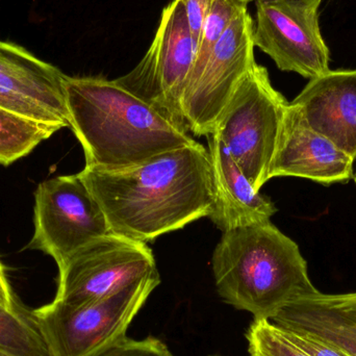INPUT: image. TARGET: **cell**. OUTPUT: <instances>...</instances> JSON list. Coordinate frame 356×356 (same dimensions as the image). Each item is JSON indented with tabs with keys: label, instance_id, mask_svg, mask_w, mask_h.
<instances>
[{
	"label": "cell",
	"instance_id": "cell-15",
	"mask_svg": "<svg viewBox=\"0 0 356 356\" xmlns=\"http://www.w3.org/2000/svg\"><path fill=\"white\" fill-rule=\"evenodd\" d=\"M67 75L18 44L0 40V87L39 102L69 123L65 104Z\"/></svg>",
	"mask_w": 356,
	"mask_h": 356
},
{
	"label": "cell",
	"instance_id": "cell-10",
	"mask_svg": "<svg viewBox=\"0 0 356 356\" xmlns=\"http://www.w3.org/2000/svg\"><path fill=\"white\" fill-rule=\"evenodd\" d=\"M323 0H255V47L280 70L305 79L330 70V51L322 35L319 8Z\"/></svg>",
	"mask_w": 356,
	"mask_h": 356
},
{
	"label": "cell",
	"instance_id": "cell-14",
	"mask_svg": "<svg viewBox=\"0 0 356 356\" xmlns=\"http://www.w3.org/2000/svg\"><path fill=\"white\" fill-rule=\"evenodd\" d=\"M270 321L316 337L349 356H356V292L301 297L282 307Z\"/></svg>",
	"mask_w": 356,
	"mask_h": 356
},
{
	"label": "cell",
	"instance_id": "cell-19",
	"mask_svg": "<svg viewBox=\"0 0 356 356\" xmlns=\"http://www.w3.org/2000/svg\"><path fill=\"white\" fill-rule=\"evenodd\" d=\"M250 356H312L286 330L270 320H253L246 332Z\"/></svg>",
	"mask_w": 356,
	"mask_h": 356
},
{
	"label": "cell",
	"instance_id": "cell-22",
	"mask_svg": "<svg viewBox=\"0 0 356 356\" xmlns=\"http://www.w3.org/2000/svg\"><path fill=\"white\" fill-rule=\"evenodd\" d=\"M286 330L290 334L292 340L312 356H349L346 353L337 349L336 347L326 344V343L322 342L319 339L311 336V334Z\"/></svg>",
	"mask_w": 356,
	"mask_h": 356
},
{
	"label": "cell",
	"instance_id": "cell-8",
	"mask_svg": "<svg viewBox=\"0 0 356 356\" xmlns=\"http://www.w3.org/2000/svg\"><path fill=\"white\" fill-rule=\"evenodd\" d=\"M33 211L35 232L26 249L50 255L58 266L111 234L104 211L79 173L41 182L35 192Z\"/></svg>",
	"mask_w": 356,
	"mask_h": 356
},
{
	"label": "cell",
	"instance_id": "cell-7",
	"mask_svg": "<svg viewBox=\"0 0 356 356\" xmlns=\"http://www.w3.org/2000/svg\"><path fill=\"white\" fill-rule=\"evenodd\" d=\"M197 50L186 14L177 0H172L163 10L145 56L131 72L115 81L169 120L186 127L180 102Z\"/></svg>",
	"mask_w": 356,
	"mask_h": 356
},
{
	"label": "cell",
	"instance_id": "cell-3",
	"mask_svg": "<svg viewBox=\"0 0 356 356\" xmlns=\"http://www.w3.org/2000/svg\"><path fill=\"white\" fill-rule=\"evenodd\" d=\"M218 294L254 320L319 291L309 280L298 245L271 220L223 232L211 257Z\"/></svg>",
	"mask_w": 356,
	"mask_h": 356
},
{
	"label": "cell",
	"instance_id": "cell-2",
	"mask_svg": "<svg viewBox=\"0 0 356 356\" xmlns=\"http://www.w3.org/2000/svg\"><path fill=\"white\" fill-rule=\"evenodd\" d=\"M64 93L69 127L83 147L85 167L125 168L196 142L186 127L115 79L67 75Z\"/></svg>",
	"mask_w": 356,
	"mask_h": 356
},
{
	"label": "cell",
	"instance_id": "cell-25",
	"mask_svg": "<svg viewBox=\"0 0 356 356\" xmlns=\"http://www.w3.org/2000/svg\"><path fill=\"white\" fill-rule=\"evenodd\" d=\"M353 179H355V184H356V171H355V175H353Z\"/></svg>",
	"mask_w": 356,
	"mask_h": 356
},
{
	"label": "cell",
	"instance_id": "cell-23",
	"mask_svg": "<svg viewBox=\"0 0 356 356\" xmlns=\"http://www.w3.org/2000/svg\"><path fill=\"white\" fill-rule=\"evenodd\" d=\"M0 303L3 305L10 311H16L19 307H22L18 299L13 293L10 282L4 272L3 266L0 263Z\"/></svg>",
	"mask_w": 356,
	"mask_h": 356
},
{
	"label": "cell",
	"instance_id": "cell-11",
	"mask_svg": "<svg viewBox=\"0 0 356 356\" xmlns=\"http://www.w3.org/2000/svg\"><path fill=\"white\" fill-rule=\"evenodd\" d=\"M355 161L327 138L311 129L300 110L289 104L270 179L292 177L323 184L346 182L355 175Z\"/></svg>",
	"mask_w": 356,
	"mask_h": 356
},
{
	"label": "cell",
	"instance_id": "cell-13",
	"mask_svg": "<svg viewBox=\"0 0 356 356\" xmlns=\"http://www.w3.org/2000/svg\"><path fill=\"white\" fill-rule=\"evenodd\" d=\"M213 184V205L209 218L222 232L271 219L277 211L271 198L255 190L227 148L207 136Z\"/></svg>",
	"mask_w": 356,
	"mask_h": 356
},
{
	"label": "cell",
	"instance_id": "cell-17",
	"mask_svg": "<svg viewBox=\"0 0 356 356\" xmlns=\"http://www.w3.org/2000/svg\"><path fill=\"white\" fill-rule=\"evenodd\" d=\"M0 349L13 356H51L33 311H10L0 303Z\"/></svg>",
	"mask_w": 356,
	"mask_h": 356
},
{
	"label": "cell",
	"instance_id": "cell-16",
	"mask_svg": "<svg viewBox=\"0 0 356 356\" xmlns=\"http://www.w3.org/2000/svg\"><path fill=\"white\" fill-rule=\"evenodd\" d=\"M60 127L25 118L0 108V165L10 166L29 156Z\"/></svg>",
	"mask_w": 356,
	"mask_h": 356
},
{
	"label": "cell",
	"instance_id": "cell-21",
	"mask_svg": "<svg viewBox=\"0 0 356 356\" xmlns=\"http://www.w3.org/2000/svg\"><path fill=\"white\" fill-rule=\"evenodd\" d=\"M186 14L192 37L197 45L200 43L203 26L215 0H177Z\"/></svg>",
	"mask_w": 356,
	"mask_h": 356
},
{
	"label": "cell",
	"instance_id": "cell-6",
	"mask_svg": "<svg viewBox=\"0 0 356 356\" xmlns=\"http://www.w3.org/2000/svg\"><path fill=\"white\" fill-rule=\"evenodd\" d=\"M58 267L54 300L70 305L100 300L159 273L146 243L113 232L86 245Z\"/></svg>",
	"mask_w": 356,
	"mask_h": 356
},
{
	"label": "cell",
	"instance_id": "cell-4",
	"mask_svg": "<svg viewBox=\"0 0 356 356\" xmlns=\"http://www.w3.org/2000/svg\"><path fill=\"white\" fill-rule=\"evenodd\" d=\"M289 104L272 85L267 68L255 63L234 90L211 134L259 192L270 180Z\"/></svg>",
	"mask_w": 356,
	"mask_h": 356
},
{
	"label": "cell",
	"instance_id": "cell-12",
	"mask_svg": "<svg viewBox=\"0 0 356 356\" xmlns=\"http://www.w3.org/2000/svg\"><path fill=\"white\" fill-rule=\"evenodd\" d=\"M291 104L314 131L356 159V70H330L309 79Z\"/></svg>",
	"mask_w": 356,
	"mask_h": 356
},
{
	"label": "cell",
	"instance_id": "cell-5",
	"mask_svg": "<svg viewBox=\"0 0 356 356\" xmlns=\"http://www.w3.org/2000/svg\"><path fill=\"white\" fill-rule=\"evenodd\" d=\"M161 284L160 273L85 305L54 300L33 309L51 356H94L127 338L136 316Z\"/></svg>",
	"mask_w": 356,
	"mask_h": 356
},
{
	"label": "cell",
	"instance_id": "cell-9",
	"mask_svg": "<svg viewBox=\"0 0 356 356\" xmlns=\"http://www.w3.org/2000/svg\"><path fill=\"white\" fill-rule=\"evenodd\" d=\"M253 31L254 21L244 10L230 23L204 65L186 79L180 106L186 129L195 136L213 134L234 90L257 63Z\"/></svg>",
	"mask_w": 356,
	"mask_h": 356
},
{
	"label": "cell",
	"instance_id": "cell-18",
	"mask_svg": "<svg viewBox=\"0 0 356 356\" xmlns=\"http://www.w3.org/2000/svg\"><path fill=\"white\" fill-rule=\"evenodd\" d=\"M255 0H215L205 20L200 43L190 75L197 72L204 65L211 50L224 35L230 23L238 15L248 10V6ZM188 75V76H190Z\"/></svg>",
	"mask_w": 356,
	"mask_h": 356
},
{
	"label": "cell",
	"instance_id": "cell-20",
	"mask_svg": "<svg viewBox=\"0 0 356 356\" xmlns=\"http://www.w3.org/2000/svg\"><path fill=\"white\" fill-rule=\"evenodd\" d=\"M94 356H173L167 345L154 337L137 341L125 338Z\"/></svg>",
	"mask_w": 356,
	"mask_h": 356
},
{
	"label": "cell",
	"instance_id": "cell-24",
	"mask_svg": "<svg viewBox=\"0 0 356 356\" xmlns=\"http://www.w3.org/2000/svg\"><path fill=\"white\" fill-rule=\"evenodd\" d=\"M0 356H13V355H10V353H6V351L2 350V349H0Z\"/></svg>",
	"mask_w": 356,
	"mask_h": 356
},
{
	"label": "cell",
	"instance_id": "cell-1",
	"mask_svg": "<svg viewBox=\"0 0 356 356\" xmlns=\"http://www.w3.org/2000/svg\"><path fill=\"white\" fill-rule=\"evenodd\" d=\"M111 232L147 243L209 217L213 184L207 148L195 142L120 169L79 173Z\"/></svg>",
	"mask_w": 356,
	"mask_h": 356
}]
</instances>
